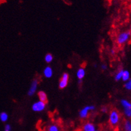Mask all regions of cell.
I'll return each instance as SVG.
<instances>
[{"mask_svg":"<svg viewBox=\"0 0 131 131\" xmlns=\"http://www.w3.org/2000/svg\"><path fill=\"white\" fill-rule=\"evenodd\" d=\"M121 116L116 109H112L109 112L108 123L112 127H116L121 123Z\"/></svg>","mask_w":131,"mask_h":131,"instance_id":"1","label":"cell"},{"mask_svg":"<svg viewBox=\"0 0 131 131\" xmlns=\"http://www.w3.org/2000/svg\"><path fill=\"white\" fill-rule=\"evenodd\" d=\"M120 105L123 110V115L126 119H131V101L126 98L120 100Z\"/></svg>","mask_w":131,"mask_h":131,"instance_id":"2","label":"cell"},{"mask_svg":"<svg viewBox=\"0 0 131 131\" xmlns=\"http://www.w3.org/2000/svg\"><path fill=\"white\" fill-rule=\"evenodd\" d=\"M131 39V32L130 31H121L118 34L116 37V41L118 46H124L130 41Z\"/></svg>","mask_w":131,"mask_h":131,"instance_id":"3","label":"cell"},{"mask_svg":"<svg viewBox=\"0 0 131 131\" xmlns=\"http://www.w3.org/2000/svg\"><path fill=\"white\" fill-rule=\"evenodd\" d=\"M96 107L94 104H88L83 108H82L78 112V116L82 120H85V119L88 118L89 116V114L92 111H96Z\"/></svg>","mask_w":131,"mask_h":131,"instance_id":"4","label":"cell"},{"mask_svg":"<svg viewBox=\"0 0 131 131\" xmlns=\"http://www.w3.org/2000/svg\"><path fill=\"white\" fill-rule=\"evenodd\" d=\"M38 86H39V80L38 78H34L32 80L28 91V96L32 97L34 96L35 94L38 91Z\"/></svg>","mask_w":131,"mask_h":131,"instance_id":"5","label":"cell"},{"mask_svg":"<svg viewBox=\"0 0 131 131\" xmlns=\"http://www.w3.org/2000/svg\"><path fill=\"white\" fill-rule=\"evenodd\" d=\"M46 103L40 100L34 102L31 105V110L35 112H41L46 108Z\"/></svg>","mask_w":131,"mask_h":131,"instance_id":"6","label":"cell"},{"mask_svg":"<svg viewBox=\"0 0 131 131\" xmlns=\"http://www.w3.org/2000/svg\"><path fill=\"white\" fill-rule=\"evenodd\" d=\"M70 76L68 73L64 72L61 76L60 80L59 81L58 86L60 89H64L68 86V82H69Z\"/></svg>","mask_w":131,"mask_h":131,"instance_id":"7","label":"cell"},{"mask_svg":"<svg viewBox=\"0 0 131 131\" xmlns=\"http://www.w3.org/2000/svg\"><path fill=\"white\" fill-rule=\"evenodd\" d=\"M96 126L92 122H86L82 125V131H95L96 130Z\"/></svg>","mask_w":131,"mask_h":131,"instance_id":"8","label":"cell"},{"mask_svg":"<svg viewBox=\"0 0 131 131\" xmlns=\"http://www.w3.org/2000/svg\"><path fill=\"white\" fill-rule=\"evenodd\" d=\"M53 70L50 66H47L43 70V76L46 78H51L53 76Z\"/></svg>","mask_w":131,"mask_h":131,"instance_id":"9","label":"cell"},{"mask_svg":"<svg viewBox=\"0 0 131 131\" xmlns=\"http://www.w3.org/2000/svg\"><path fill=\"white\" fill-rule=\"evenodd\" d=\"M76 75L77 78H78V80H83V79L86 76V70H85L84 68H79L76 71Z\"/></svg>","mask_w":131,"mask_h":131,"instance_id":"10","label":"cell"},{"mask_svg":"<svg viewBox=\"0 0 131 131\" xmlns=\"http://www.w3.org/2000/svg\"><path fill=\"white\" fill-rule=\"evenodd\" d=\"M38 98H39V100H40V101H42V102H46V103L48 102V96H47V94L45 92L43 91V90H40V91L38 92Z\"/></svg>","mask_w":131,"mask_h":131,"instance_id":"11","label":"cell"},{"mask_svg":"<svg viewBox=\"0 0 131 131\" xmlns=\"http://www.w3.org/2000/svg\"><path fill=\"white\" fill-rule=\"evenodd\" d=\"M124 131H131V119H126L123 124Z\"/></svg>","mask_w":131,"mask_h":131,"instance_id":"12","label":"cell"},{"mask_svg":"<svg viewBox=\"0 0 131 131\" xmlns=\"http://www.w3.org/2000/svg\"><path fill=\"white\" fill-rule=\"evenodd\" d=\"M47 131H61V128L56 123H52L48 126Z\"/></svg>","mask_w":131,"mask_h":131,"instance_id":"13","label":"cell"},{"mask_svg":"<svg viewBox=\"0 0 131 131\" xmlns=\"http://www.w3.org/2000/svg\"><path fill=\"white\" fill-rule=\"evenodd\" d=\"M124 69H120L118 70V72L115 74L114 77V79L116 82H119L122 80V78H123V74L124 72Z\"/></svg>","mask_w":131,"mask_h":131,"instance_id":"14","label":"cell"},{"mask_svg":"<svg viewBox=\"0 0 131 131\" xmlns=\"http://www.w3.org/2000/svg\"><path fill=\"white\" fill-rule=\"evenodd\" d=\"M130 78V73L128 70H124V72L123 74V78H122V81H123L124 82H126L128 80H129Z\"/></svg>","mask_w":131,"mask_h":131,"instance_id":"15","label":"cell"},{"mask_svg":"<svg viewBox=\"0 0 131 131\" xmlns=\"http://www.w3.org/2000/svg\"><path fill=\"white\" fill-rule=\"evenodd\" d=\"M44 60H45L46 63L47 64H51L53 60V56L52 53H48L45 55V57H44Z\"/></svg>","mask_w":131,"mask_h":131,"instance_id":"16","label":"cell"},{"mask_svg":"<svg viewBox=\"0 0 131 131\" xmlns=\"http://www.w3.org/2000/svg\"><path fill=\"white\" fill-rule=\"evenodd\" d=\"M9 118V116L7 114V112H2L0 113V121L3 122V123H5L7 122V120Z\"/></svg>","mask_w":131,"mask_h":131,"instance_id":"17","label":"cell"},{"mask_svg":"<svg viewBox=\"0 0 131 131\" xmlns=\"http://www.w3.org/2000/svg\"><path fill=\"white\" fill-rule=\"evenodd\" d=\"M124 88L127 91H131V79L128 80L126 82H124Z\"/></svg>","mask_w":131,"mask_h":131,"instance_id":"18","label":"cell"},{"mask_svg":"<svg viewBox=\"0 0 131 131\" xmlns=\"http://www.w3.org/2000/svg\"><path fill=\"white\" fill-rule=\"evenodd\" d=\"M109 111L108 107L106 106H103L101 107L100 108V112H102V114H107Z\"/></svg>","mask_w":131,"mask_h":131,"instance_id":"19","label":"cell"},{"mask_svg":"<svg viewBox=\"0 0 131 131\" xmlns=\"http://www.w3.org/2000/svg\"><path fill=\"white\" fill-rule=\"evenodd\" d=\"M100 68L102 71H106L108 70V65L106 63H102L100 64Z\"/></svg>","mask_w":131,"mask_h":131,"instance_id":"20","label":"cell"},{"mask_svg":"<svg viewBox=\"0 0 131 131\" xmlns=\"http://www.w3.org/2000/svg\"><path fill=\"white\" fill-rule=\"evenodd\" d=\"M4 131H12V126L10 124H5V128H4Z\"/></svg>","mask_w":131,"mask_h":131,"instance_id":"21","label":"cell"},{"mask_svg":"<svg viewBox=\"0 0 131 131\" xmlns=\"http://www.w3.org/2000/svg\"><path fill=\"white\" fill-rule=\"evenodd\" d=\"M110 53H111V55H112V56L115 55V53H116L115 50L113 48L111 49V50H110Z\"/></svg>","mask_w":131,"mask_h":131,"instance_id":"22","label":"cell"},{"mask_svg":"<svg viewBox=\"0 0 131 131\" xmlns=\"http://www.w3.org/2000/svg\"><path fill=\"white\" fill-rule=\"evenodd\" d=\"M82 81L83 80H78V84H81L82 83Z\"/></svg>","mask_w":131,"mask_h":131,"instance_id":"23","label":"cell"},{"mask_svg":"<svg viewBox=\"0 0 131 131\" xmlns=\"http://www.w3.org/2000/svg\"><path fill=\"white\" fill-rule=\"evenodd\" d=\"M102 131H111V130H109V129H105V130H103Z\"/></svg>","mask_w":131,"mask_h":131,"instance_id":"24","label":"cell"},{"mask_svg":"<svg viewBox=\"0 0 131 131\" xmlns=\"http://www.w3.org/2000/svg\"><path fill=\"white\" fill-rule=\"evenodd\" d=\"M94 68H96L97 67V64H94Z\"/></svg>","mask_w":131,"mask_h":131,"instance_id":"25","label":"cell"},{"mask_svg":"<svg viewBox=\"0 0 131 131\" xmlns=\"http://www.w3.org/2000/svg\"><path fill=\"white\" fill-rule=\"evenodd\" d=\"M95 131H101V130H99V129H96Z\"/></svg>","mask_w":131,"mask_h":131,"instance_id":"26","label":"cell"},{"mask_svg":"<svg viewBox=\"0 0 131 131\" xmlns=\"http://www.w3.org/2000/svg\"><path fill=\"white\" fill-rule=\"evenodd\" d=\"M130 32H131V25H130Z\"/></svg>","mask_w":131,"mask_h":131,"instance_id":"27","label":"cell"}]
</instances>
